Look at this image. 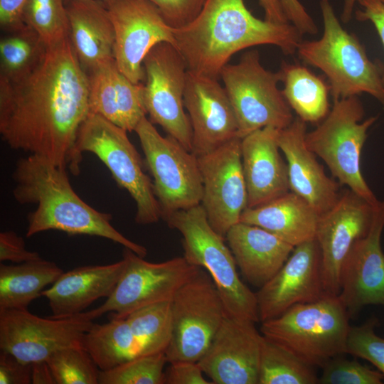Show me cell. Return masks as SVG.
I'll use <instances>...</instances> for the list:
<instances>
[{"label": "cell", "instance_id": "1", "mask_svg": "<svg viewBox=\"0 0 384 384\" xmlns=\"http://www.w3.org/2000/svg\"><path fill=\"white\" fill-rule=\"evenodd\" d=\"M90 114L87 75L69 38L48 46L17 80L0 77V134L13 149L42 156L77 176L78 131Z\"/></svg>", "mask_w": 384, "mask_h": 384}, {"label": "cell", "instance_id": "2", "mask_svg": "<svg viewBox=\"0 0 384 384\" xmlns=\"http://www.w3.org/2000/svg\"><path fill=\"white\" fill-rule=\"evenodd\" d=\"M174 46L189 71L218 79L230 58L243 49L273 45L285 55L297 52L302 34L290 23L255 17L244 0H206L198 16L172 28Z\"/></svg>", "mask_w": 384, "mask_h": 384}, {"label": "cell", "instance_id": "3", "mask_svg": "<svg viewBox=\"0 0 384 384\" xmlns=\"http://www.w3.org/2000/svg\"><path fill=\"white\" fill-rule=\"evenodd\" d=\"M12 176L14 199L22 205L36 206L27 217V238L50 230L70 235L97 236L146 257L145 247L130 240L113 227L110 213L97 210L75 193L66 169L42 156L29 154L18 160Z\"/></svg>", "mask_w": 384, "mask_h": 384}, {"label": "cell", "instance_id": "4", "mask_svg": "<svg viewBox=\"0 0 384 384\" xmlns=\"http://www.w3.org/2000/svg\"><path fill=\"white\" fill-rule=\"evenodd\" d=\"M320 9L323 34L318 40L302 41L299 58L324 74L333 100L367 93L384 105L381 66L368 57L358 38L342 27L329 0H320Z\"/></svg>", "mask_w": 384, "mask_h": 384}, {"label": "cell", "instance_id": "5", "mask_svg": "<svg viewBox=\"0 0 384 384\" xmlns=\"http://www.w3.org/2000/svg\"><path fill=\"white\" fill-rule=\"evenodd\" d=\"M351 318L338 295L297 304L261 322L260 333L311 366L346 353Z\"/></svg>", "mask_w": 384, "mask_h": 384}, {"label": "cell", "instance_id": "6", "mask_svg": "<svg viewBox=\"0 0 384 384\" xmlns=\"http://www.w3.org/2000/svg\"><path fill=\"white\" fill-rule=\"evenodd\" d=\"M164 221L181 234L185 259L206 270L211 277L226 316L259 322L256 293L240 278L225 238L211 227L201 204L174 212Z\"/></svg>", "mask_w": 384, "mask_h": 384}, {"label": "cell", "instance_id": "7", "mask_svg": "<svg viewBox=\"0 0 384 384\" xmlns=\"http://www.w3.org/2000/svg\"><path fill=\"white\" fill-rule=\"evenodd\" d=\"M327 116L306 133L307 147L326 164L334 177L375 206L380 201L361 170V154L370 127L378 116L363 120V106L358 96L334 100Z\"/></svg>", "mask_w": 384, "mask_h": 384}, {"label": "cell", "instance_id": "8", "mask_svg": "<svg viewBox=\"0 0 384 384\" xmlns=\"http://www.w3.org/2000/svg\"><path fill=\"white\" fill-rule=\"evenodd\" d=\"M75 146L82 156L84 152L95 154L109 169L118 186L130 194L137 206V223L148 225L161 218L153 183L144 172L127 130L90 113L78 131Z\"/></svg>", "mask_w": 384, "mask_h": 384}, {"label": "cell", "instance_id": "9", "mask_svg": "<svg viewBox=\"0 0 384 384\" xmlns=\"http://www.w3.org/2000/svg\"><path fill=\"white\" fill-rule=\"evenodd\" d=\"M220 77L237 118L240 138L266 127L283 129L293 122L292 109L278 88L279 71L265 69L257 50L245 52L235 64H227Z\"/></svg>", "mask_w": 384, "mask_h": 384}, {"label": "cell", "instance_id": "10", "mask_svg": "<svg viewBox=\"0 0 384 384\" xmlns=\"http://www.w3.org/2000/svg\"><path fill=\"white\" fill-rule=\"evenodd\" d=\"M153 178L161 219L201 203L203 181L196 156L177 140L161 136L144 117L134 129Z\"/></svg>", "mask_w": 384, "mask_h": 384}, {"label": "cell", "instance_id": "11", "mask_svg": "<svg viewBox=\"0 0 384 384\" xmlns=\"http://www.w3.org/2000/svg\"><path fill=\"white\" fill-rule=\"evenodd\" d=\"M171 314L167 362H198L226 316L220 294L206 271L201 268L178 290L171 300Z\"/></svg>", "mask_w": 384, "mask_h": 384}, {"label": "cell", "instance_id": "12", "mask_svg": "<svg viewBox=\"0 0 384 384\" xmlns=\"http://www.w3.org/2000/svg\"><path fill=\"white\" fill-rule=\"evenodd\" d=\"M122 258L124 268L113 292L102 304L87 311L93 320L106 313L124 318L143 306L171 301L201 269L183 256L151 262L126 247Z\"/></svg>", "mask_w": 384, "mask_h": 384}, {"label": "cell", "instance_id": "13", "mask_svg": "<svg viewBox=\"0 0 384 384\" xmlns=\"http://www.w3.org/2000/svg\"><path fill=\"white\" fill-rule=\"evenodd\" d=\"M143 67L149 119L192 152V128L183 104L188 69L183 56L173 44L161 42L146 54Z\"/></svg>", "mask_w": 384, "mask_h": 384}, {"label": "cell", "instance_id": "14", "mask_svg": "<svg viewBox=\"0 0 384 384\" xmlns=\"http://www.w3.org/2000/svg\"><path fill=\"white\" fill-rule=\"evenodd\" d=\"M92 324L87 311L65 318H43L27 309L0 310V348L25 363L46 361L60 349L82 346Z\"/></svg>", "mask_w": 384, "mask_h": 384}, {"label": "cell", "instance_id": "15", "mask_svg": "<svg viewBox=\"0 0 384 384\" xmlns=\"http://www.w3.org/2000/svg\"><path fill=\"white\" fill-rule=\"evenodd\" d=\"M197 157L203 207L213 230L225 237L247 208V191L242 166L241 138L236 137Z\"/></svg>", "mask_w": 384, "mask_h": 384}, {"label": "cell", "instance_id": "16", "mask_svg": "<svg viewBox=\"0 0 384 384\" xmlns=\"http://www.w3.org/2000/svg\"><path fill=\"white\" fill-rule=\"evenodd\" d=\"M114 29V60L133 82L144 80L143 61L161 42L174 46L171 27L149 0H112L107 4Z\"/></svg>", "mask_w": 384, "mask_h": 384}, {"label": "cell", "instance_id": "17", "mask_svg": "<svg viewBox=\"0 0 384 384\" xmlns=\"http://www.w3.org/2000/svg\"><path fill=\"white\" fill-rule=\"evenodd\" d=\"M375 206L347 188L341 192L335 205L320 215L316 240L321 250L327 294H339L343 263L355 244L369 230Z\"/></svg>", "mask_w": 384, "mask_h": 384}, {"label": "cell", "instance_id": "18", "mask_svg": "<svg viewBox=\"0 0 384 384\" xmlns=\"http://www.w3.org/2000/svg\"><path fill=\"white\" fill-rule=\"evenodd\" d=\"M255 293L260 322L280 316L295 304L327 295L316 239L295 246L279 270Z\"/></svg>", "mask_w": 384, "mask_h": 384}, {"label": "cell", "instance_id": "19", "mask_svg": "<svg viewBox=\"0 0 384 384\" xmlns=\"http://www.w3.org/2000/svg\"><path fill=\"white\" fill-rule=\"evenodd\" d=\"M255 324L225 317L198 361L212 384H259L262 335Z\"/></svg>", "mask_w": 384, "mask_h": 384}, {"label": "cell", "instance_id": "20", "mask_svg": "<svg viewBox=\"0 0 384 384\" xmlns=\"http://www.w3.org/2000/svg\"><path fill=\"white\" fill-rule=\"evenodd\" d=\"M183 104L192 128V152L196 156L239 137L234 110L218 79L188 70Z\"/></svg>", "mask_w": 384, "mask_h": 384}, {"label": "cell", "instance_id": "21", "mask_svg": "<svg viewBox=\"0 0 384 384\" xmlns=\"http://www.w3.org/2000/svg\"><path fill=\"white\" fill-rule=\"evenodd\" d=\"M384 201L375 207L366 235L353 246L341 269L338 297L351 317L367 305L384 306Z\"/></svg>", "mask_w": 384, "mask_h": 384}, {"label": "cell", "instance_id": "22", "mask_svg": "<svg viewBox=\"0 0 384 384\" xmlns=\"http://www.w3.org/2000/svg\"><path fill=\"white\" fill-rule=\"evenodd\" d=\"M306 123L298 117L280 129L278 144L287 165L289 191L322 215L338 201L339 183L329 178L305 142Z\"/></svg>", "mask_w": 384, "mask_h": 384}, {"label": "cell", "instance_id": "23", "mask_svg": "<svg viewBox=\"0 0 384 384\" xmlns=\"http://www.w3.org/2000/svg\"><path fill=\"white\" fill-rule=\"evenodd\" d=\"M279 130L266 127L241 139L247 208L263 205L290 191L287 165L278 144Z\"/></svg>", "mask_w": 384, "mask_h": 384}, {"label": "cell", "instance_id": "24", "mask_svg": "<svg viewBox=\"0 0 384 384\" xmlns=\"http://www.w3.org/2000/svg\"><path fill=\"white\" fill-rule=\"evenodd\" d=\"M90 113L98 114L127 132L146 115L144 83L131 81L113 59L87 71Z\"/></svg>", "mask_w": 384, "mask_h": 384}, {"label": "cell", "instance_id": "25", "mask_svg": "<svg viewBox=\"0 0 384 384\" xmlns=\"http://www.w3.org/2000/svg\"><path fill=\"white\" fill-rule=\"evenodd\" d=\"M125 262L87 265L63 272L42 293L48 302L51 317H70L84 311L94 302L108 298L123 272Z\"/></svg>", "mask_w": 384, "mask_h": 384}, {"label": "cell", "instance_id": "26", "mask_svg": "<svg viewBox=\"0 0 384 384\" xmlns=\"http://www.w3.org/2000/svg\"><path fill=\"white\" fill-rule=\"evenodd\" d=\"M225 238L242 276L258 288L279 270L294 248L270 232L242 222L233 225Z\"/></svg>", "mask_w": 384, "mask_h": 384}, {"label": "cell", "instance_id": "27", "mask_svg": "<svg viewBox=\"0 0 384 384\" xmlns=\"http://www.w3.org/2000/svg\"><path fill=\"white\" fill-rule=\"evenodd\" d=\"M68 38L85 70L114 59V29L107 5L100 0L65 3Z\"/></svg>", "mask_w": 384, "mask_h": 384}, {"label": "cell", "instance_id": "28", "mask_svg": "<svg viewBox=\"0 0 384 384\" xmlns=\"http://www.w3.org/2000/svg\"><path fill=\"white\" fill-rule=\"evenodd\" d=\"M319 213L289 191L263 205L246 208L240 222L260 227L294 247L316 239Z\"/></svg>", "mask_w": 384, "mask_h": 384}, {"label": "cell", "instance_id": "29", "mask_svg": "<svg viewBox=\"0 0 384 384\" xmlns=\"http://www.w3.org/2000/svg\"><path fill=\"white\" fill-rule=\"evenodd\" d=\"M63 270L41 257L17 265L0 264V310L26 309Z\"/></svg>", "mask_w": 384, "mask_h": 384}, {"label": "cell", "instance_id": "30", "mask_svg": "<svg viewBox=\"0 0 384 384\" xmlns=\"http://www.w3.org/2000/svg\"><path fill=\"white\" fill-rule=\"evenodd\" d=\"M283 95L304 122L320 123L329 114V86L306 66L283 62L280 70Z\"/></svg>", "mask_w": 384, "mask_h": 384}, {"label": "cell", "instance_id": "31", "mask_svg": "<svg viewBox=\"0 0 384 384\" xmlns=\"http://www.w3.org/2000/svg\"><path fill=\"white\" fill-rule=\"evenodd\" d=\"M85 333L82 346L100 370L112 369L139 355L140 349L126 317L109 316Z\"/></svg>", "mask_w": 384, "mask_h": 384}, {"label": "cell", "instance_id": "32", "mask_svg": "<svg viewBox=\"0 0 384 384\" xmlns=\"http://www.w3.org/2000/svg\"><path fill=\"white\" fill-rule=\"evenodd\" d=\"M47 48L26 25L6 32L0 40V77L17 80L27 75L41 63Z\"/></svg>", "mask_w": 384, "mask_h": 384}, {"label": "cell", "instance_id": "33", "mask_svg": "<svg viewBox=\"0 0 384 384\" xmlns=\"http://www.w3.org/2000/svg\"><path fill=\"white\" fill-rule=\"evenodd\" d=\"M319 377L294 354L262 335L259 384H316Z\"/></svg>", "mask_w": 384, "mask_h": 384}, {"label": "cell", "instance_id": "34", "mask_svg": "<svg viewBox=\"0 0 384 384\" xmlns=\"http://www.w3.org/2000/svg\"><path fill=\"white\" fill-rule=\"evenodd\" d=\"M139 355L165 352L172 334L171 300L139 308L127 317Z\"/></svg>", "mask_w": 384, "mask_h": 384}, {"label": "cell", "instance_id": "35", "mask_svg": "<svg viewBox=\"0 0 384 384\" xmlns=\"http://www.w3.org/2000/svg\"><path fill=\"white\" fill-rule=\"evenodd\" d=\"M23 18L48 47L68 37L69 20L65 0H27Z\"/></svg>", "mask_w": 384, "mask_h": 384}, {"label": "cell", "instance_id": "36", "mask_svg": "<svg viewBox=\"0 0 384 384\" xmlns=\"http://www.w3.org/2000/svg\"><path fill=\"white\" fill-rule=\"evenodd\" d=\"M165 352L138 355L107 370H100L99 384H164Z\"/></svg>", "mask_w": 384, "mask_h": 384}, {"label": "cell", "instance_id": "37", "mask_svg": "<svg viewBox=\"0 0 384 384\" xmlns=\"http://www.w3.org/2000/svg\"><path fill=\"white\" fill-rule=\"evenodd\" d=\"M46 361L56 384H99L100 369L82 346L60 349Z\"/></svg>", "mask_w": 384, "mask_h": 384}, {"label": "cell", "instance_id": "38", "mask_svg": "<svg viewBox=\"0 0 384 384\" xmlns=\"http://www.w3.org/2000/svg\"><path fill=\"white\" fill-rule=\"evenodd\" d=\"M378 324L373 316L361 325L351 326L345 352L369 361L384 375V338L375 331Z\"/></svg>", "mask_w": 384, "mask_h": 384}, {"label": "cell", "instance_id": "39", "mask_svg": "<svg viewBox=\"0 0 384 384\" xmlns=\"http://www.w3.org/2000/svg\"><path fill=\"white\" fill-rule=\"evenodd\" d=\"M320 384H382L384 375L356 360H348L338 355L322 367Z\"/></svg>", "mask_w": 384, "mask_h": 384}, {"label": "cell", "instance_id": "40", "mask_svg": "<svg viewBox=\"0 0 384 384\" xmlns=\"http://www.w3.org/2000/svg\"><path fill=\"white\" fill-rule=\"evenodd\" d=\"M159 9L165 21L172 28L183 27L200 14L206 0H149Z\"/></svg>", "mask_w": 384, "mask_h": 384}, {"label": "cell", "instance_id": "41", "mask_svg": "<svg viewBox=\"0 0 384 384\" xmlns=\"http://www.w3.org/2000/svg\"><path fill=\"white\" fill-rule=\"evenodd\" d=\"M164 370V384H212L198 362L180 361L169 363Z\"/></svg>", "mask_w": 384, "mask_h": 384}, {"label": "cell", "instance_id": "42", "mask_svg": "<svg viewBox=\"0 0 384 384\" xmlns=\"http://www.w3.org/2000/svg\"><path fill=\"white\" fill-rule=\"evenodd\" d=\"M37 252L29 251L26 247L23 238L16 233L9 230L0 233V261H9L20 264L40 258Z\"/></svg>", "mask_w": 384, "mask_h": 384}, {"label": "cell", "instance_id": "43", "mask_svg": "<svg viewBox=\"0 0 384 384\" xmlns=\"http://www.w3.org/2000/svg\"><path fill=\"white\" fill-rule=\"evenodd\" d=\"M0 383H31V364L23 363L12 354L1 351Z\"/></svg>", "mask_w": 384, "mask_h": 384}, {"label": "cell", "instance_id": "44", "mask_svg": "<svg viewBox=\"0 0 384 384\" xmlns=\"http://www.w3.org/2000/svg\"><path fill=\"white\" fill-rule=\"evenodd\" d=\"M288 21L302 35H315L318 28L299 0H279Z\"/></svg>", "mask_w": 384, "mask_h": 384}, {"label": "cell", "instance_id": "45", "mask_svg": "<svg viewBox=\"0 0 384 384\" xmlns=\"http://www.w3.org/2000/svg\"><path fill=\"white\" fill-rule=\"evenodd\" d=\"M27 0H0V25L5 32L21 28L23 12Z\"/></svg>", "mask_w": 384, "mask_h": 384}, {"label": "cell", "instance_id": "46", "mask_svg": "<svg viewBox=\"0 0 384 384\" xmlns=\"http://www.w3.org/2000/svg\"><path fill=\"white\" fill-rule=\"evenodd\" d=\"M356 2L363 8L356 11V19L370 21L384 47V3L382 0H356Z\"/></svg>", "mask_w": 384, "mask_h": 384}, {"label": "cell", "instance_id": "47", "mask_svg": "<svg viewBox=\"0 0 384 384\" xmlns=\"http://www.w3.org/2000/svg\"><path fill=\"white\" fill-rule=\"evenodd\" d=\"M265 11V19L277 23H289L279 0H259Z\"/></svg>", "mask_w": 384, "mask_h": 384}, {"label": "cell", "instance_id": "48", "mask_svg": "<svg viewBox=\"0 0 384 384\" xmlns=\"http://www.w3.org/2000/svg\"><path fill=\"white\" fill-rule=\"evenodd\" d=\"M32 384H56L50 368L46 361L31 363Z\"/></svg>", "mask_w": 384, "mask_h": 384}, {"label": "cell", "instance_id": "49", "mask_svg": "<svg viewBox=\"0 0 384 384\" xmlns=\"http://www.w3.org/2000/svg\"><path fill=\"white\" fill-rule=\"evenodd\" d=\"M356 0H344L341 21L348 23L352 17L353 9Z\"/></svg>", "mask_w": 384, "mask_h": 384}, {"label": "cell", "instance_id": "50", "mask_svg": "<svg viewBox=\"0 0 384 384\" xmlns=\"http://www.w3.org/2000/svg\"><path fill=\"white\" fill-rule=\"evenodd\" d=\"M68 1H70V0H65V3L68 2ZM100 1L104 2V3L107 5V4L108 3H110L112 0H100Z\"/></svg>", "mask_w": 384, "mask_h": 384}, {"label": "cell", "instance_id": "51", "mask_svg": "<svg viewBox=\"0 0 384 384\" xmlns=\"http://www.w3.org/2000/svg\"><path fill=\"white\" fill-rule=\"evenodd\" d=\"M382 1L384 3V0H382Z\"/></svg>", "mask_w": 384, "mask_h": 384}]
</instances>
